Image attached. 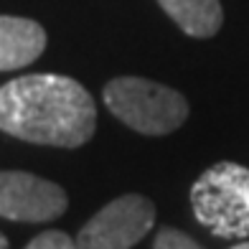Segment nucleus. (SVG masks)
Returning a JSON list of instances; mask_svg holds the SVG:
<instances>
[{"label": "nucleus", "mask_w": 249, "mask_h": 249, "mask_svg": "<svg viewBox=\"0 0 249 249\" xmlns=\"http://www.w3.org/2000/svg\"><path fill=\"white\" fill-rule=\"evenodd\" d=\"M107 109L140 135H168L188 117L186 97L142 76H120L105 87Z\"/></svg>", "instance_id": "obj_3"}, {"label": "nucleus", "mask_w": 249, "mask_h": 249, "mask_svg": "<svg viewBox=\"0 0 249 249\" xmlns=\"http://www.w3.org/2000/svg\"><path fill=\"white\" fill-rule=\"evenodd\" d=\"M158 3L180 31L194 38L216 36L224 23V10L219 0H158Z\"/></svg>", "instance_id": "obj_7"}, {"label": "nucleus", "mask_w": 249, "mask_h": 249, "mask_svg": "<svg viewBox=\"0 0 249 249\" xmlns=\"http://www.w3.org/2000/svg\"><path fill=\"white\" fill-rule=\"evenodd\" d=\"M26 249H76V242H74L66 231L51 229V231L38 234L36 239H31V242L26 244Z\"/></svg>", "instance_id": "obj_9"}, {"label": "nucleus", "mask_w": 249, "mask_h": 249, "mask_svg": "<svg viewBox=\"0 0 249 249\" xmlns=\"http://www.w3.org/2000/svg\"><path fill=\"white\" fill-rule=\"evenodd\" d=\"M191 206L198 224L219 239L249 236V168L239 163H216L191 186Z\"/></svg>", "instance_id": "obj_2"}, {"label": "nucleus", "mask_w": 249, "mask_h": 249, "mask_svg": "<svg viewBox=\"0 0 249 249\" xmlns=\"http://www.w3.org/2000/svg\"><path fill=\"white\" fill-rule=\"evenodd\" d=\"M0 130L33 145L79 148L97 130V105L76 79L26 74L0 87Z\"/></svg>", "instance_id": "obj_1"}, {"label": "nucleus", "mask_w": 249, "mask_h": 249, "mask_svg": "<svg viewBox=\"0 0 249 249\" xmlns=\"http://www.w3.org/2000/svg\"><path fill=\"white\" fill-rule=\"evenodd\" d=\"M153 249H203V247L191 239L188 234L178 231V229H171V226H163L155 236Z\"/></svg>", "instance_id": "obj_8"}, {"label": "nucleus", "mask_w": 249, "mask_h": 249, "mask_svg": "<svg viewBox=\"0 0 249 249\" xmlns=\"http://www.w3.org/2000/svg\"><path fill=\"white\" fill-rule=\"evenodd\" d=\"M0 249H8V239H5L3 234H0Z\"/></svg>", "instance_id": "obj_10"}, {"label": "nucleus", "mask_w": 249, "mask_h": 249, "mask_svg": "<svg viewBox=\"0 0 249 249\" xmlns=\"http://www.w3.org/2000/svg\"><path fill=\"white\" fill-rule=\"evenodd\" d=\"M155 224V206L150 198L124 194L109 201L76 234V249H130Z\"/></svg>", "instance_id": "obj_4"}, {"label": "nucleus", "mask_w": 249, "mask_h": 249, "mask_svg": "<svg viewBox=\"0 0 249 249\" xmlns=\"http://www.w3.org/2000/svg\"><path fill=\"white\" fill-rule=\"evenodd\" d=\"M46 49L41 23L18 16H0V71H13L33 64Z\"/></svg>", "instance_id": "obj_6"}, {"label": "nucleus", "mask_w": 249, "mask_h": 249, "mask_svg": "<svg viewBox=\"0 0 249 249\" xmlns=\"http://www.w3.org/2000/svg\"><path fill=\"white\" fill-rule=\"evenodd\" d=\"M69 206L59 183L26 171H0V216L8 221L41 224L59 219Z\"/></svg>", "instance_id": "obj_5"}, {"label": "nucleus", "mask_w": 249, "mask_h": 249, "mask_svg": "<svg viewBox=\"0 0 249 249\" xmlns=\"http://www.w3.org/2000/svg\"><path fill=\"white\" fill-rule=\"evenodd\" d=\"M231 249H249V242H239V244L231 247Z\"/></svg>", "instance_id": "obj_11"}]
</instances>
